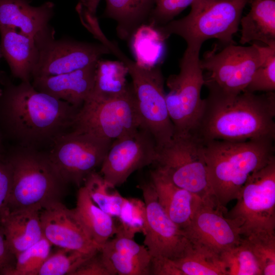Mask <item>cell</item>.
<instances>
[{
    "label": "cell",
    "instance_id": "obj_1",
    "mask_svg": "<svg viewBox=\"0 0 275 275\" xmlns=\"http://www.w3.org/2000/svg\"><path fill=\"white\" fill-rule=\"evenodd\" d=\"M0 132L13 146L47 151L71 130L79 109L36 90L31 81L15 85L0 78Z\"/></svg>",
    "mask_w": 275,
    "mask_h": 275
},
{
    "label": "cell",
    "instance_id": "obj_2",
    "mask_svg": "<svg viewBox=\"0 0 275 275\" xmlns=\"http://www.w3.org/2000/svg\"><path fill=\"white\" fill-rule=\"evenodd\" d=\"M209 91L190 132L203 141L275 139V93L243 91L230 96Z\"/></svg>",
    "mask_w": 275,
    "mask_h": 275
},
{
    "label": "cell",
    "instance_id": "obj_3",
    "mask_svg": "<svg viewBox=\"0 0 275 275\" xmlns=\"http://www.w3.org/2000/svg\"><path fill=\"white\" fill-rule=\"evenodd\" d=\"M274 141H201L211 190L223 212L237 199L250 176L275 158Z\"/></svg>",
    "mask_w": 275,
    "mask_h": 275
},
{
    "label": "cell",
    "instance_id": "obj_4",
    "mask_svg": "<svg viewBox=\"0 0 275 275\" xmlns=\"http://www.w3.org/2000/svg\"><path fill=\"white\" fill-rule=\"evenodd\" d=\"M12 174L8 208L41 210L61 201L67 185L53 168L46 151L13 146L5 151Z\"/></svg>",
    "mask_w": 275,
    "mask_h": 275
},
{
    "label": "cell",
    "instance_id": "obj_5",
    "mask_svg": "<svg viewBox=\"0 0 275 275\" xmlns=\"http://www.w3.org/2000/svg\"><path fill=\"white\" fill-rule=\"evenodd\" d=\"M250 0H194L187 15L156 28L162 39L182 38L187 48L200 50L206 40L216 39L225 45L235 43L244 8Z\"/></svg>",
    "mask_w": 275,
    "mask_h": 275
},
{
    "label": "cell",
    "instance_id": "obj_6",
    "mask_svg": "<svg viewBox=\"0 0 275 275\" xmlns=\"http://www.w3.org/2000/svg\"><path fill=\"white\" fill-rule=\"evenodd\" d=\"M141 126L131 85L115 93L92 92L78 109L71 130L112 142Z\"/></svg>",
    "mask_w": 275,
    "mask_h": 275
},
{
    "label": "cell",
    "instance_id": "obj_7",
    "mask_svg": "<svg viewBox=\"0 0 275 275\" xmlns=\"http://www.w3.org/2000/svg\"><path fill=\"white\" fill-rule=\"evenodd\" d=\"M121 60L131 76L136 111L141 126L153 137L158 150L174 137V128L167 108L164 78L157 66H146L126 55Z\"/></svg>",
    "mask_w": 275,
    "mask_h": 275
},
{
    "label": "cell",
    "instance_id": "obj_8",
    "mask_svg": "<svg viewBox=\"0 0 275 275\" xmlns=\"http://www.w3.org/2000/svg\"><path fill=\"white\" fill-rule=\"evenodd\" d=\"M154 164L175 184L217 206L209 182L203 143L193 134L174 136L158 150Z\"/></svg>",
    "mask_w": 275,
    "mask_h": 275
},
{
    "label": "cell",
    "instance_id": "obj_9",
    "mask_svg": "<svg viewBox=\"0 0 275 275\" xmlns=\"http://www.w3.org/2000/svg\"><path fill=\"white\" fill-rule=\"evenodd\" d=\"M200 50L186 48L180 60V71L167 80L169 92L166 103L174 128V135L190 133L201 115L203 99L201 90L204 85L203 70L199 58Z\"/></svg>",
    "mask_w": 275,
    "mask_h": 275
},
{
    "label": "cell",
    "instance_id": "obj_10",
    "mask_svg": "<svg viewBox=\"0 0 275 275\" xmlns=\"http://www.w3.org/2000/svg\"><path fill=\"white\" fill-rule=\"evenodd\" d=\"M207 71L204 76L208 90L234 96L243 92L261 63L256 43L249 46L231 43L219 51L216 45L203 54L200 61Z\"/></svg>",
    "mask_w": 275,
    "mask_h": 275
},
{
    "label": "cell",
    "instance_id": "obj_11",
    "mask_svg": "<svg viewBox=\"0 0 275 275\" xmlns=\"http://www.w3.org/2000/svg\"><path fill=\"white\" fill-rule=\"evenodd\" d=\"M226 216L233 221L241 236L261 230H275V158L252 174Z\"/></svg>",
    "mask_w": 275,
    "mask_h": 275
},
{
    "label": "cell",
    "instance_id": "obj_12",
    "mask_svg": "<svg viewBox=\"0 0 275 275\" xmlns=\"http://www.w3.org/2000/svg\"><path fill=\"white\" fill-rule=\"evenodd\" d=\"M112 142L70 130L62 135L46 151L62 179L81 186L87 176L100 167Z\"/></svg>",
    "mask_w": 275,
    "mask_h": 275
},
{
    "label": "cell",
    "instance_id": "obj_13",
    "mask_svg": "<svg viewBox=\"0 0 275 275\" xmlns=\"http://www.w3.org/2000/svg\"><path fill=\"white\" fill-rule=\"evenodd\" d=\"M50 25L34 39L39 56L33 77L51 76L73 71L97 62L111 54L101 43H90L73 39L54 38Z\"/></svg>",
    "mask_w": 275,
    "mask_h": 275
},
{
    "label": "cell",
    "instance_id": "obj_14",
    "mask_svg": "<svg viewBox=\"0 0 275 275\" xmlns=\"http://www.w3.org/2000/svg\"><path fill=\"white\" fill-rule=\"evenodd\" d=\"M158 152L152 134L140 126L134 132L112 143L99 173L111 185L120 186L135 171L154 164Z\"/></svg>",
    "mask_w": 275,
    "mask_h": 275
},
{
    "label": "cell",
    "instance_id": "obj_15",
    "mask_svg": "<svg viewBox=\"0 0 275 275\" xmlns=\"http://www.w3.org/2000/svg\"><path fill=\"white\" fill-rule=\"evenodd\" d=\"M145 204L146 229L144 244L152 257L175 260L183 256L193 245L183 230L168 216L158 202L150 181L138 186Z\"/></svg>",
    "mask_w": 275,
    "mask_h": 275
},
{
    "label": "cell",
    "instance_id": "obj_16",
    "mask_svg": "<svg viewBox=\"0 0 275 275\" xmlns=\"http://www.w3.org/2000/svg\"><path fill=\"white\" fill-rule=\"evenodd\" d=\"M217 206L202 201L183 231L191 243L218 255L238 244L242 238L235 222Z\"/></svg>",
    "mask_w": 275,
    "mask_h": 275
},
{
    "label": "cell",
    "instance_id": "obj_17",
    "mask_svg": "<svg viewBox=\"0 0 275 275\" xmlns=\"http://www.w3.org/2000/svg\"><path fill=\"white\" fill-rule=\"evenodd\" d=\"M40 221L43 236L52 245L88 254L100 250L74 209H68L61 201L42 209Z\"/></svg>",
    "mask_w": 275,
    "mask_h": 275
},
{
    "label": "cell",
    "instance_id": "obj_18",
    "mask_svg": "<svg viewBox=\"0 0 275 275\" xmlns=\"http://www.w3.org/2000/svg\"><path fill=\"white\" fill-rule=\"evenodd\" d=\"M97 63L67 73L35 77L31 82L38 91L80 108L93 90Z\"/></svg>",
    "mask_w": 275,
    "mask_h": 275
},
{
    "label": "cell",
    "instance_id": "obj_19",
    "mask_svg": "<svg viewBox=\"0 0 275 275\" xmlns=\"http://www.w3.org/2000/svg\"><path fill=\"white\" fill-rule=\"evenodd\" d=\"M100 246V253L112 275L151 274L152 256L144 245L116 234Z\"/></svg>",
    "mask_w": 275,
    "mask_h": 275
},
{
    "label": "cell",
    "instance_id": "obj_20",
    "mask_svg": "<svg viewBox=\"0 0 275 275\" xmlns=\"http://www.w3.org/2000/svg\"><path fill=\"white\" fill-rule=\"evenodd\" d=\"M150 181L159 203L168 216L181 229L185 228L196 208L203 201L198 196L175 184L157 168L151 171Z\"/></svg>",
    "mask_w": 275,
    "mask_h": 275
},
{
    "label": "cell",
    "instance_id": "obj_21",
    "mask_svg": "<svg viewBox=\"0 0 275 275\" xmlns=\"http://www.w3.org/2000/svg\"><path fill=\"white\" fill-rule=\"evenodd\" d=\"M1 50L13 77L31 81L39 51L35 39L18 30L1 28Z\"/></svg>",
    "mask_w": 275,
    "mask_h": 275
},
{
    "label": "cell",
    "instance_id": "obj_22",
    "mask_svg": "<svg viewBox=\"0 0 275 275\" xmlns=\"http://www.w3.org/2000/svg\"><path fill=\"white\" fill-rule=\"evenodd\" d=\"M30 3V0H0V28H14L35 38L49 25L54 5L51 2L39 6Z\"/></svg>",
    "mask_w": 275,
    "mask_h": 275
},
{
    "label": "cell",
    "instance_id": "obj_23",
    "mask_svg": "<svg viewBox=\"0 0 275 275\" xmlns=\"http://www.w3.org/2000/svg\"><path fill=\"white\" fill-rule=\"evenodd\" d=\"M40 211L36 208L14 210L0 221L8 245L15 256L43 237Z\"/></svg>",
    "mask_w": 275,
    "mask_h": 275
},
{
    "label": "cell",
    "instance_id": "obj_24",
    "mask_svg": "<svg viewBox=\"0 0 275 275\" xmlns=\"http://www.w3.org/2000/svg\"><path fill=\"white\" fill-rule=\"evenodd\" d=\"M251 9L241 18L240 43L259 41L275 45V1L250 0Z\"/></svg>",
    "mask_w": 275,
    "mask_h": 275
},
{
    "label": "cell",
    "instance_id": "obj_25",
    "mask_svg": "<svg viewBox=\"0 0 275 275\" xmlns=\"http://www.w3.org/2000/svg\"><path fill=\"white\" fill-rule=\"evenodd\" d=\"M155 0H105L103 16L114 20L117 35L129 40L144 22L148 21Z\"/></svg>",
    "mask_w": 275,
    "mask_h": 275
},
{
    "label": "cell",
    "instance_id": "obj_26",
    "mask_svg": "<svg viewBox=\"0 0 275 275\" xmlns=\"http://www.w3.org/2000/svg\"><path fill=\"white\" fill-rule=\"evenodd\" d=\"M73 209L92 240L100 248L116 234L117 225L113 217L93 202L83 185L79 187Z\"/></svg>",
    "mask_w": 275,
    "mask_h": 275
},
{
    "label": "cell",
    "instance_id": "obj_27",
    "mask_svg": "<svg viewBox=\"0 0 275 275\" xmlns=\"http://www.w3.org/2000/svg\"><path fill=\"white\" fill-rule=\"evenodd\" d=\"M173 260L183 275H228L220 256L202 247L193 245L183 256Z\"/></svg>",
    "mask_w": 275,
    "mask_h": 275
},
{
    "label": "cell",
    "instance_id": "obj_28",
    "mask_svg": "<svg viewBox=\"0 0 275 275\" xmlns=\"http://www.w3.org/2000/svg\"><path fill=\"white\" fill-rule=\"evenodd\" d=\"M93 202L101 210L113 217L120 212L125 198L107 182L102 175L96 171L89 174L82 185Z\"/></svg>",
    "mask_w": 275,
    "mask_h": 275
},
{
    "label": "cell",
    "instance_id": "obj_29",
    "mask_svg": "<svg viewBox=\"0 0 275 275\" xmlns=\"http://www.w3.org/2000/svg\"><path fill=\"white\" fill-rule=\"evenodd\" d=\"M254 255L262 275L275 274V231L261 230L242 236Z\"/></svg>",
    "mask_w": 275,
    "mask_h": 275
},
{
    "label": "cell",
    "instance_id": "obj_30",
    "mask_svg": "<svg viewBox=\"0 0 275 275\" xmlns=\"http://www.w3.org/2000/svg\"><path fill=\"white\" fill-rule=\"evenodd\" d=\"M99 60L97 63L95 80L92 91L102 93H119L130 86L127 83L126 67L120 61Z\"/></svg>",
    "mask_w": 275,
    "mask_h": 275
},
{
    "label": "cell",
    "instance_id": "obj_31",
    "mask_svg": "<svg viewBox=\"0 0 275 275\" xmlns=\"http://www.w3.org/2000/svg\"><path fill=\"white\" fill-rule=\"evenodd\" d=\"M220 258L228 275H262L254 255L242 237L238 244L222 252Z\"/></svg>",
    "mask_w": 275,
    "mask_h": 275
},
{
    "label": "cell",
    "instance_id": "obj_32",
    "mask_svg": "<svg viewBox=\"0 0 275 275\" xmlns=\"http://www.w3.org/2000/svg\"><path fill=\"white\" fill-rule=\"evenodd\" d=\"M116 234L133 238L142 233L144 235L146 229V212L144 201L136 198H125L119 216ZM115 234V235H116Z\"/></svg>",
    "mask_w": 275,
    "mask_h": 275
},
{
    "label": "cell",
    "instance_id": "obj_33",
    "mask_svg": "<svg viewBox=\"0 0 275 275\" xmlns=\"http://www.w3.org/2000/svg\"><path fill=\"white\" fill-rule=\"evenodd\" d=\"M261 57V63L244 91L274 92L275 45L262 46L256 43Z\"/></svg>",
    "mask_w": 275,
    "mask_h": 275
},
{
    "label": "cell",
    "instance_id": "obj_34",
    "mask_svg": "<svg viewBox=\"0 0 275 275\" xmlns=\"http://www.w3.org/2000/svg\"><path fill=\"white\" fill-rule=\"evenodd\" d=\"M95 254H85L59 248L50 254L36 275H72L84 262Z\"/></svg>",
    "mask_w": 275,
    "mask_h": 275
},
{
    "label": "cell",
    "instance_id": "obj_35",
    "mask_svg": "<svg viewBox=\"0 0 275 275\" xmlns=\"http://www.w3.org/2000/svg\"><path fill=\"white\" fill-rule=\"evenodd\" d=\"M52 244L44 236L15 256L14 268L8 275H36L51 254Z\"/></svg>",
    "mask_w": 275,
    "mask_h": 275
},
{
    "label": "cell",
    "instance_id": "obj_36",
    "mask_svg": "<svg viewBox=\"0 0 275 275\" xmlns=\"http://www.w3.org/2000/svg\"><path fill=\"white\" fill-rule=\"evenodd\" d=\"M194 0H155L153 9L148 21L155 28L162 26L171 21Z\"/></svg>",
    "mask_w": 275,
    "mask_h": 275
},
{
    "label": "cell",
    "instance_id": "obj_37",
    "mask_svg": "<svg viewBox=\"0 0 275 275\" xmlns=\"http://www.w3.org/2000/svg\"><path fill=\"white\" fill-rule=\"evenodd\" d=\"M12 182V170L5 152L0 154V221L9 212L8 205Z\"/></svg>",
    "mask_w": 275,
    "mask_h": 275
},
{
    "label": "cell",
    "instance_id": "obj_38",
    "mask_svg": "<svg viewBox=\"0 0 275 275\" xmlns=\"http://www.w3.org/2000/svg\"><path fill=\"white\" fill-rule=\"evenodd\" d=\"M72 275H112L103 262L100 251L84 262Z\"/></svg>",
    "mask_w": 275,
    "mask_h": 275
},
{
    "label": "cell",
    "instance_id": "obj_39",
    "mask_svg": "<svg viewBox=\"0 0 275 275\" xmlns=\"http://www.w3.org/2000/svg\"><path fill=\"white\" fill-rule=\"evenodd\" d=\"M15 256L10 250L0 223V274L8 275L14 268Z\"/></svg>",
    "mask_w": 275,
    "mask_h": 275
},
{
    "label": "cell",
    "instance_id": "obj_40",
    "mask_svg": "<svg viewBox=\"0 0 275 275\" xmlns=\"http://www.w3.org/2000/svg\"><path fill=\"white\" fill-rule=\"evenodd\" d=\"M151 274L183 275L173 260L164 257H152Z\"/></svg>",
    "mask_w": 275,
    "mask_h": 275
},
{
    "label": "cell",
    "instance_id": "obj_41",
    "mask_svg": "<svg viewBox=\"0 0 275 275\" xmlns=\"http://www.w3.org/2000/svg\"><path fill=\"white\" fill-rule=\"evenodd\" d=\"M101 0H79L82 8L90 14L96 15L98 5Z\"/></svg>",
    "mask_w": 275,
    "mask_h": 275
},
{
    "label": "cell",
    "instance_id": "obj_42",
    "mask_svg": "<svg viewBox=\"0 0 275 275\" xmlns=\"http://www.w3.org/2000/svg\"><path fill=\"white\" fill-rule=\"evenodd\" d=\"M4 139L0 132V154L4 153L5 151V147L4 146Z\"/></svg>",
    "mask_w": 275,
    "mask_h": 275
},
{
    "label": "cell",
    "instance_id": "obj_43",
    "mask_svg": "<svg viewBox=\"0 0 275 275\" xmlns=\"http://www.w3.org/2000/svg\"><path fill=\"white\" fill-rule=\"evenodd\" d=\"M2 57V55L1 47H0V59ZM2 94V88L1 86V83H0V96H1Z\"/></svg>",
    "mask_w": 275,
    "mask_h": 275
}]
</instances>
